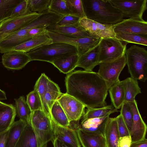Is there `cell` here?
Here are the masks:
<instances>
[{
    "instance_id": "6da1fadb",
    "label": "cell",
    "mask_w": 147,
    "mask_h": 147,
    "mask_svg": "<svg viewBox=\"0 0 147 147\" xmlns=\"http://www.w3.org/2000/svg\"><path fill=\"white\" fill-rule=\"evenodd\" d=\"M66 92L87 108L107 105L105 100L108 88L105 81L97 72L79 70L71 72L65 78Z\"/></svg>"
},
{
    "instance_id": "7a4b0ae2",
    "label": "cell",
    "mask_w": 147,
    "mask_h": 147,
    "mask_svg": "<svg viewBox=\"0 0 147 147\" xmlns=\"http://www.w3.org/2000/svg\"><path fill=\"white\" fill-rule=\"evenodd\" d=\"M86 18L103 24L114 25L125 16L109 0H81Z\"/></svg>"
},
{
    "instance_id": "3957f363",
    "label": "cell",
    "mask_w": 147,
    "mask_h": 147,
    "mask_svg": "<svg viewBox=\"0 0 147 147\" xmlns=\"http://www.w3.org/2000/svg\"><path fill=\"white\" fill-rule=\"evenodd\" d=\"M26 53L31 61L38 60L51 63L55 59L62 57L78 55V51L75 47L59 42L44 45Z\"/></svg>"
},
{
    "instance_id": "277c9868",
    "label": "cell",
    "mask_w": 147,
    "mask_h": 147,
    "mask_svg": "<svg viewBox=\"0 0 147 147\" xmlns=\"http://www.w3.org/2000/svg\"><path fill=\"white\" fill-rule=\"evenodd\" d=\"M126 64L131 77L143 82L147 79V51L136 45L126 49Z\"/></svg>"
},
{
    "instance_id": "5b68a950",
    "label": "cell",
    "mask_w": 147,
    "mask_h": 147,
    "mask_svg": "<svg viewBox=\"0 0 147 147\" xmlns=\"http://www.w3.org/2000/svg\"><path fill=\"white\" fill-rule=\"evenodd\" d=\"M30 123L35 134L38 147H47L54 139L51 116L43 111L32 112Z\"/></svg>"
},
{
    "instance_id": "8992f818",
    "label": "cell",
    "mask_w": 147,
    "mask_h": 147,
    "mask_svg": "<svg viewBox=\"0 0 147 147\" xmlns=\"http://www.w3.org/2000/svg\"><path fill=\"white\" fill-rule=\"evenodd\" d=\"M46 32L52 39V42L64 43L75 47L78 51L79 56L97 45L100 39L94 36L78 38L47 30Z\"/></svg>"
},
{
    "instance_id": "52a82bcc",
    "label": "cell",
    "mask_w": 147,
    "mask_h": 147,
    "mask_svg": "<svg viewBox=\"0 0 147 147\" xmlns=\"http://www.w3.org/2000/svg\"><path fill=\"white\" fill-rule=\"evenodd\" d=\"M126 45L115 37L100 38L98 44L99 63L114 60L125 55Z\"/></svg>"
},
{
    "instance_id": "ba28073f",
    "label": "cell",
    "mask_w": 147,
    "mask_h": 147,
    "mask_svg": "<svg viewBox=\"0 0 147 147\" xmlns=\"http://www.w3.org/2000/svg\"><path fill=\"white\" fill-rule=\"evenodd\" d=\"M126 65L125 55L115 60L99 64L97 73L105 81L108 89L120 81L119 75Z\"/></svg>"
},
{
    "instance_id": "9c48e42d",
    "label": "cell",
    "mask_w": 147,
    "mask_h": 147,
    "mask_svg": "<svg viewBox=\"0 0 147 147\" xmlns=\"http://www.w3.org/2000/svg\"><path fill=\"white\" fill-rule=\"evenodd\" d=\"M41 14L30 12L4 20L0 23V41L20 30Z\"/></svg>"
},
{
    "instance_id": "30bf717a",
    "label": "cell",
    "mask_w": 147,
    "mask_h": 147,
    "mask_svg": "<svg viewBox=\"0 0 147 147\" xmlns=\"http://www.w3.org/2000/svg\"><path fill=\"white\" fill-rule=\"evenodd\" d=\"M116 7L130 18L143 20L147 0H109Z\"/></svg>"
},
{
    "instance_id": "8fae6325",
    "label": "cell",
    "mask_w": 147,
    "mask_h": 147,
    "mask_svg": "<svg viewBox=\"0 0 147 147\" xmlns=\"http://www.w3.org/2000/svg\"><path fill=\"white\" fill-rule=\"evenodd\" d=\"M57 100L70 122L79 121L85 114L86 107L75 98L66 93L62 94Z\"/></svg>"
},
{
    "instance_id": "7c38bea8",
    "label": "cell",
    "mask_w": 147,
    "mask_h": 147,
    "mask_svg": "<svg viewBox=\"0 0 147 147\" xmlns=\"http://www.w3.org/2000/svg\"><path fill=\"white\" fill-rule=\"evenodd\" d=\"M80 25L92 36L101 38H114L113 25L103 24L86 18L80 20Z\"/></svg>"
},
{
    "instance_id": "4fadbf2b",
    "label": "cell",
    "mask_w": 147,
    "mask_h": 147,
    "mask_svg": "<svg viewBox=\"0 0 147 147\" xmlns=\"http://www.w3.org/2000/svg\"><path fill=\"white\" fill-rule=\"evenodd\" d=\"M115 33H134L147 36V22L144 20L128 18L123 19L113 25Z\"/></svg>"
},
{
    "instance_id": "5bb4252c",
    "label": "cell",
    "mask_w": 147,
    "mask_h": 147,
    "mask_svg": "<svg viewBox=\"0 0 147 147\" xmlns=\"http://www.w3.org/2000/svg\"><path fill=\"white\" fill-rule=\"evenodd\" d=\"M133 114V122L130 133L132 143L138 142L145 138L147 125L143 120L138 110L136 100L129 103Z\"/></svg>"
},
{
    "instance_id": "9a60e30c",
    "label": "cell",
    "mask_w": 147,
    "mask_h": 147,
    "mask_svg": "<svg viewBox=\"0 0 147 147\" xmlns=\"http://www.w3.org/2000/svg\"><path fill=\"white\" fill-rule=\"evenodd\" d=\"M51 121L54 139H58L69 147H81L76 130L59 125L51 119Z\"/></svg>"
},
{
    "instance_id": "2e32d148",
    "label": "cell",
    "mask_w": 147,
    "mask_h": 147,
    "mask_svg": "<svg viewBox=\"0 0 147 147\" xmlns=\"http://www.w3.org/2000/svg\"><path fill=\"white\" fill-rule=\"evenodd\" d=\"M30 61L26 53L18 51L5 53L2 57V62L4 66L12 70L21 69Z\"/></svg>"
},
{
    "instance_id": "e0dca14e",
    "label": "cell",
    "mask_w": 147,
    "mask_h": 147,
    "mask_svg": "<svg viewBox=\"0 0 147 147\" xmlns=\"http://www.w3.org/2000/svg\"><path fill=\"white\" fill-rule=\"evenodd\" d=\"M82 147H106L104 136L102 134L82 130H76Z\"/></svg>"
},
{
    "instance_id": "ac0fdd59",
    "label": "cell",
    "mask_w": 147,
    "mask_h": 147,
    "mask_svg": "<svg viewBox=\"0 0 147 147\" xmlns=\"http://www.w3.org/2000/svg\"><path fill=\"white\" fill-rule=\"evenodd\" d=\"M46 29L48 30L78 38L94 36L82 27L79 22L74 24L61 26H57L55 24L49 26Z\"/></svg>"
},
{
    "instance_id": "d6986e66",
    "label": "cell",
    "mask_w": 147,
    "mask_h": 147,
    "mask_svg": "<svg viewBox=\"0 0 147 147\" xmlns=\"http://www.w3.org/2000/svg\"><path fill=\"white\" fill-rule=\"evenodd\" d=\"M52 43V40L47 35L46 30L45 32L13 47L9 51H18L27 53L42 45Z\"/></svg>"
},
{
    "instance_id": "ffe728a7",
    "label": "cell",
    "mask_w": 147,
    "mask_h": 147,
    "mask_svg": "<svg viewBox=\"0 0 147 147\" xmlns=\"http://www.w3.org/2000/svg\"><path fill=\"white\" fill-rule=\"evenodd\" d=\"M109 115H107L101 117L90 118L82 121L78 127L84 131L104 136L105 127Z\"/></svg>"
},
{
    "instance_id": "44dd1931",
    "label": "cell",
    "mask_w": 147,
    "mask_h": 147,
    "mask_svg": "<svg viewBox=\"0 0 147 147\" xmlns=\"http://www.w3.org/2000/svg\"><path fill=\"white\" fill-rule=\"evenodd\" d=\"M98 59V45L79 56L76 67L82 68L85 71H92L94 68L99 64Z\"/></svg>"
},
{
    "instance_id": "7402d4cb",
    "label": "cell",
    "mask_w": 147,
    "mask_h": 147,
    "mask_svg": "<svg viewBox=\"0 0 147 147\" xmlns=\"http://www.w3.org/2000/svg\"><path fill=\"white\" fill-rule=\"evenodd\" d=\"M16 108L12 104L0 105V133L8 130L14 121Z\"/></svg>"
},
{
    "instance_id": "603a6c76",
    "label": "cell",
    "mask_w": 147,
    "mask_h": 147,
    "mask_svg": "<svg viewBox=\"0 0 147 147\" xmlns=\"http://www.w3.org/2000/svg\"><path fill=\"white\" fill-rule=\"evenodd\" d=\"M104 136L106 147H118L120 136L116 117H109L105 127Z\"/></svg>"
},
{
    "instance_id": "cb8c5ba5",
    "label": "cell",
    "mask_w": 147,
    "mask_h": 147,
    "mask_svg": "<svg viewBox=\"0 0 147 147\" xmlns=\"http://www.w3.org/2000/svg\"><path fill=\"white\" fill-rule=\"evenodd\" d=\"M79 55L76 54L58 58L51 63L64 74L70 73L76 67Z\"/></svg>"
},
{
    "instance_id": "d4e9b609",
    "label": "cell",
    "mask_w": 147,
    "mask_h": 147,
    "mask_svg": "<svg viewBox=\"0 0 147 147\" xmlns=\"http://www.w3.org/2000/svg\"><path fill=\"white\" fill-rule=\"evenodd\" d=\"M112 105L117 110L120 108L124 102L125 92L122 81H120L108 89Z\"/></svg>"
},
{
    "instance_id": "484cf974",
    "label": "cell",
    "mask_w": 147,
    "mask_h": 147,
    "mask_svg": "<svg viewBox=\"0 0 147 147\" xmlns=\"http://www.w3.org/2000/svg\"><path fill=\"white\" fill-rule=\"evenodd\" d=\"M15 147H38L36 138L30 122L27 123Z\"/></svg>"
},
{
    "instance_id": "4316f807",
    "label": "cell",
    "mask_w": 147,
    "mask_h": 147,
    "mask_svg": "<svg viewBox=\"0 0 147 147\" xmlns=\"http://www.w3.org/2000/svg\"><path fill=\"white\" fill-rule=\"evenodd\" d=\"M27 123L19 119L14 121L9 129L5 147H15Z\"/></svg>"
},
{
    "instance_id": "83f0119b",
    "label": "cell",
    "mask_w": 147,
    "mask_h": 147,
    "mask_svg": "<svg viewBox=\"0 0 147 147\" xmlns=\"http://www.w3.org/2000/svg\"><path fill=\"white\" fill-rule=\"evenodd\" d=\"M62 94L58 85L50 79L44 96V102L49 113L53 105Z\"/></svg>"
},
{
    "instance_id": "f1b7e54d",
    "label": "cell",
    "mask_w": 147,
    "mask_h": 147,
    "mask_svg": "<svg viewBox=\"0 0 147 147\" xmlns=\"http://www.w3.org/2000/svg\"><path fill=\"white\" fill-rule=\"evenodd\" d=\"M122 82L125 89L124 102L128 103L134 102L136 96L141 92L138 80L130 77Z\"/></svg>"
},
{
    "instance_id": "f546056e",
    "label": "cell",
    "mask_w": 147,
    "mask_h": 147,
    "mask_svg": "<svg viewBox=\"0 0 147 147\" xmlns=\"http://www.w3.org/2000/svg\"><path fill=\"white\" fill-rule=\"evenodd\" d=\"M51 118L57 125L65 127H69L70 122L57 100L55 102L50 111Z\"/></svg>"
},
{
    "instance_id": "4dcf8cb0",
    "label": "cell",
    "mask_w": 147,
    "mask_h": 147,
    "mask_svg": "<svg viewBox=\"0 0 147 147\" xmlns=\"http://www.w3.org/2000/svg\"><path fill=\"white\" fill-rule=\"evenodd\" d=\"M118 111L112 105L97 108H87L82 121L92 118L101 117Z\"/></svg>"
},
{
    "instance_id": "1f68e13d",
    "label": "cell",
    "mask_w": 147,
    "mask_h": 147,
    "mask_svg": "<svg viewBox=\"0 0 147 147\" xmlns=\"http://www.w3.org/2000/svg\"><path fill=\"white\" fill-rule=\"evenodd\" d=\"M16 113L20 119L29 123L32 113L24 96L15 99Z\"/></svg>"
},
{
    "instance_id": "d6a6232c",
    "label": "cell",
    "mask_w": 147,
    "mask_h": 147,
    "mask_svg": "<svg viewBox=\"0 0 147 147\" xmlns=\"http://www.w3.org/2000/svg\"><path fill=\"white\" fill-rule=\"evenodd\" d=\"M115 37L126 44L133 43L147 45V36L134 33H115Z\"/></svg>"
},
{
    "instance_id": "836d02e7",
    "label": "cell",
    "mask_w": 147,
    "mask_h": 147,
    "mask_svg": "<svg viewBox=\"0 0 147 147\" xmlns=\"http://www.w3.org/2000/svg\"><path fill=\"white\" fill-rule=\"evenodd\" d=\"M50 80L44 73H42L37 80L34 87V89L37 91L39 95L44 111L47 115L50 116L49 111L47 109L44 101L45 94Z\"/></svg>"
},
{
    "instance_id": "e575fe53",
    "label": "cell",
    "mask_w": 147,
    "mask_h": 147,
    "mask_svg": "<svg viewBox=\"0 0 147 147\" xmlns=\"http://www.w3.org/2000/svg\"><path fill=\"white\" fill-rule=\"evenodd\" d=\"M22 0H0V23L9 18L13 9Z\"/></svg>"
},
{
    "instance_id": "d590c367",
    "label": "cell",
    "mask_w": 147,
    "mask_h": 147,
    "mask_svg": "<svg viewBox=\"0 0 147 147\" xmlns=\"http://www.w3.org/2000/svg\"><path fill=\"white\" fill-rule=\"evenodd\" d=\"M51 0H28V7L31 12L41 14L49 11Z\"/></svg>"
},
{
    "instance_id": "8d00e7d4",
    "label": "cell",
    "mask_w": 147,
    "mask_h": 147,
    "mask_svg": "<svg viewBox=\"0 0 147 147\" xmlns=\"http://www.w3.org/2000/svg\"><path fill=\"white\" fill-rule=\"evenodd\" d=\"M67 2L69 15L80 19L86 18L81 0H67Z\"/></svg>"
},
{
    "instance_id": "74e56055",
    "label": "cell",
    "mask_w": 147,
    "mask_h": 147,
    "mask_svg": "<svg viewBox=\"0 0 147 147\" xmlns=\"http://www.w3.org/2000/svg\"><path fill=\"white\" fill-rule=\"evenodd\" d=\"M49 10L62 16L69 15L67 0H51Z\"/></svg>"
},
{
    "instance_id": "f35d334b",
    "label": "cell",
    "mask_w": 147,
    "mask_h": 147,
    "mask_svg": "<svg viewBox=\"0 0 147 147\" xmlns=\"http://www.w3.org/2000/svg\"><path fill=\"white\" fill-rule=\"evenodd\" d=\"M26 102L32 112L37 110L44 111L41 99L36 90L34 89L27 95Z\"/></svg>"
},
{
    "instance_id": "ab89813d",
    "label": "cell",
    "mask_w": 147,
    "mask_h": 147,
    "mask_svg": "<svg viewBox=\"0 0 147 147\" xmlns=\"http://www.w3.org/2000/svg\"><path fill=\"white\" fill-rule=\"evenodd\" d=\"M121 108L120 114L121 115L130 133L133 117V114L131 107L129 103L124 102Z\"/></svg>"
},
{
    "instance_id": "60d3db41",
    "label": "cell",
    "mask_w": 147,
    "mask_h": 147,
    "mask_svg": "<svg viewBox=\"0 0 147 147\" xmlns=\"http://www.w3.org/2000/svg\"><path fill=\"white\" fill-rule=\"evenodd\" d=\"M28 0H22L13 9L9 18L30 13L28 9Z\"/></svg>"
},
{
    "instance_id": "b9f144b4",
    "label": "cell",
    "mask_w": 147,
    "mask_h": 147,
    "mask_svg": "<svg viewBox=\"0 0 147 147\" xmlns=\"http://www.w3.org/2000/svg\"><path fill=\"white\" fill-rule=\"evenodd\" d=\"M116 117L120 137L130 136V132L121 115L120 114Z\"/></svg>"
},
{
    "instance_id": "7bdbcfd3",
    "label": "cell",
    "mask_w": 147,
    "mask_h": 147,
    "mask_svg": "<svg viewBox=\"0 0 147 147\" xmlns=\"http://www.w3.org/2000/svg\"><path fill=\"white\" fill-rule=\"evenodd\" d=\"M80 20L77 17L69 15L63 16L55 25L61 26L74 24L79 22Z\"/></svg>"
},
{
    "instance_id": "ee69618b",
    "label": "cell",
    "mask_w": 147,
    "mask_h": 147,
    "mask_svg": "<svg viewBox=\"0 0 147 147\" xmlns=\"http://www.w3.org/2000/svg\"><path fill=\"white\" fill-rule=\"evenodd\" d=\"M46 28L36 27L32 29L27 33L25 38L26 41L32 38L39 35L46 31Z\"/></svg>"
},
{
    "instance_id": "f6af8a7d",
    "label": "cell",
    "mask_w": 147,
    "mask_h": 147,
    "mask_svg": "<svg viewBox=\"0 0 147 147\" xmlns=\"http://www.w3.org/2000/svg\"><path fill=\"white\" fill-rule=\"evenodd\" d=\"M131 143L130 136L120 137L118 142V147H130Z\"/></svg>"
},
{
    "instance_id": "bcb514c9",
    "label": "cell",
    "mask_w": 147,
    "mask_h": 147,
    "mask_svg": "<svg viewBox=\"0 0 147 147\" xmlns=\"http://www.w3.org/2000/svg\"><path fill=\"white\" fill-rule=\"evenodd\" d=\"M9 129L0 133V147H5Z\"/></svg>"
},
{
    "instance_id": "7dc6e473",
    "label": "cell",
    "mask_w": 147,
    "mask_h": 147,
    "mask_svg": "<svg viewBox=\"0 0 147 147\" xmlns=\"http://www.w3.org/2000/svg\"><path fill=\"white\" fill-rule=\"evenodd\" d=\"M130 147H147V139L145 138L140 141L132 143Z\"/></svg>"
},
{
    "instance_id": "c3c4849f",
    "label": "cell",
    "mask_w": 147,
    "mask_h": 147,
    "mask_svg": "<svg viewBox=\"0 0 147 147\" xmlns=\"http://www.w3.org/2000/svg\"><path fill=\"white\" fill-rule=\"evenodd\" d=\"M54 147H69L62 142L55 138L52 142Z\"/></svg>"
},
{
    "instance_id": "681fc988",
    "label": "cell",
    "mask_w": 147,
    "mask_h": 147,
    "mask_svg": "<svg viewBox=\"0 0 147 147\" xmlns=\"http://www.w3.org/2000/svg\"><path fill=\"white\" fill-rule=\"evenodd\" d=\"M7 99L5 92L0 89V100Z\"/></svg>"
},
{
    "instance_id": "f907efd6",
    "label": "cell",
    "mask_w": 147,
    "mask_h": 147,
    "mask_svg": "<svg viewBox=\"0 0 147 147\" xmlns=\"http://www.w3.org/2000/svg\"><path fill=\"white\" fill-rule=\"evenodd\" d=\"M5 104V103L3 102L0 101V105H3Z\"/></svg>"
}]
</instances>
